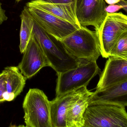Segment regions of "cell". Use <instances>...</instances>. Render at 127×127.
Here are the masks:
<instances>
[{"mask_svg": "<svg viewBox=\"0 0 127 127\" xmlns=\"http://www.w3.org/2000/svg\"><path fill=\"white\" fill-rule=\"evenodd\" d=\"M32 33L41 45L50 67L56 71L57 74L89 62L77 59L69 54L60 41L50 36L35 21Z\"/></svg>", "mask_w": 127, "mask_h": 127, "instance_id": "1", "label": "cell"}, {"mask_svg": "<svg viewBox=\"0 0 127 127\" xmlns=\"http://www.w3.org/2000/svg\"><path fill=\"white\" fill-rule=\"evenodd\" d=\"M125 107L110 103L90 102L84 115L83 127H127Z\"/></svg>", "mask_w": 127, "mask_h": 127, "instance_id": "2", "label": "cell"}, {"mask_svg": "<svg viewBox=\"0 0 127 127\" xmlns=\"http://www.w3.org/2000/svg\"><path fill=\"white\" fill-rule=\"evenodd\" d=\"M60 42L69 54L79 59L96 61L100 56L97 31L86 27L81 26Z\"/></svg>", "mask_w": 127, "mask_h": 127, "instance_id": "3", "label": "cell"}, {"mask_svg": "<svg viewBox=\"0 0 127 127\" xmlns=\"http://www.w3.org/2000/svg\"><path fill=\"white\" fill-rule=\"evenodd\" d=\"M24 119L28 127H52L50 101L44 92L30 89L23 103Z\"/></svg>", "mask_w": 127, "mask_h": 127, "instance_id": "4", "label": "cell"}, {"mask_svg": "<svg viewBox=\"0 0 127 127\" xmlns=\"http://www.w3.org/2000/svg\"><path fill=\"white\" fill-rule=\"evenodd\" d=\"M100 69L96 61L86 64L57 74L56 96L67 93L83 86H87L91 80L100 74Z\"/></svg>", "mask_w": 127, "mask_h": 127, "instance_id": "5", "label": "cell"}, {"mask_svg": "<svg viewBox=\"0 0 127 127\" xmlns=\"http://www.w3.org/2000/svg\"><path fill=\"white\" fill-rule=\"evenodd\" d=\"M127 30V15L122 12L107 13L98 33L101 55L108 58L121 35Z\"/></svg>", "mask_w": 127, "mask_h": 127, "instance_id": "6", "label": "cell"}, {"mask_svg": "<svg viewBox=\"0 0 127 127\" xmlns=\"http://www.w3.org/2000/svg\"><path fill=\"white\" fill-rule=\"evenodd\" d=\"M35 22L50 36L59 41L80 28L81 26L72 24L34 6L26 4Z\"/></svg>", "mask_w": 127, "mask_h": 127, "instance_id": "7", "label": "cell"}, {"mask_svg": "<svg viewBox=\"0 0 127 127\" xmlns=\"http://www.w3.org/2000/svg\"><path fill=\"white\" fill-rule=\"evenodd\" d=\"M50 64L39 42L32 32L29 43L17 67L26 79H30Z\"/></svg>", "mask_w": 127, "mask_h": 127, "instance_id": "8", "label": "cell"}, {"mask_svg": "<svg viewBox=\"0 0 127 127\" xmlns=\"http://www.w3.org/2000/svg\"><path fill=\"white\" fill-rule=\"evenodd\" d=\"M106 7L104 0H77L75 10L80 25H92L97 31L107 15Z\"/></svg>", "mask_w": 127, "mask_h": 127, "instance_id": "9", "label": "cell"}, {"mask_svg": "<svg viewBox=\"0 0 127 127\" xmlns=\"http://www.w3.org/2000/svg\"><path fill=\"white\" fill-rule=\"evenodd\" d=\"M27 79L18 67L9 66L0 74V104L13 100L22 91Z\"/></svg>", "mask_w": 127, "mask_h": 127, "instance_id": "10", "label": "cell"}, {"mask_svg": "<svg viewBox=\"0 0 127 127\" xmlns=\"http://www.w3.org/2000/svg\"><path fill=\"white\" fill-rule=\"evenodd\" d=\"M127 79V59L110 56L101 72L95 91H101Z\"/></svg>", "mask_w": 127, "mask_h": 127, "instance_id": "11", "label": "cell"}, {"mask_svg": "<svg viewBox=\"0 0 127 127\" xmlns=\"http://www.w3.org/2000/svg\"><path fill=\"white\" fill-rule=\"evenodd\" d=\"M87 87L83 86L56 96L54 100L50 101L52 127H66V113L69 108L87 89Z\"/></svg>", "mask_w": 127, "mask_h": 127, "instance_id": "12", "label": "cell"}, {"mask_svg": "<svg viewBox=\"0 0 127 127\" xmlns=\"http://www.w3.org/2000/svg\"><path fill=\"white\" fill-rule=\"evenodd\" d=\"M91 101L127 106V79L103 90L93 92L90 100V102Z\"/></svg>", "mask_w": 127, "mask_h": 127, "instance_id": "13", "label": "cell"}, {"mask_svg": "<svg viewBox=\"0 0 127 127\" xmlns=\"http://www.w3.org/2000/svg\"><path fill=\"white\" fill-rule=\"evenodd\" d=\"M26 4L34 6L72 24L81 26L76 14V2L67 4L51 3L32 0Z\"/></svg>", "mask_w": 127, "mask_h": 127, "instance_id": "14", "label": "cell"}, {"mask_svg": "<svg viewBox=\"0 0 127 127\" xmlns=\"http://www.w3.org/2000/svg\"><path fill=\"white\" fill-rule=\"evenodd\" d=\"M93 92L87 89L69 108L66 113V127H83L84 113Z\"/></svg>", "mask_w": 127, "mask_h": 127, "instance_id": "15", "label": "cell"}, {"mask_svg": "<svg viewBox=\"0 0 127 127\" xmlns=\"http://www.w3.org/2000/svg\"><path fill=\"white\" fill-rule=\"evenodd\" d=\"M20 17L21 23L20 31L19 48L21 53H24L31 37L34 21L26 6L24 7Z\"/></svg>", "mask_w": 127, "mask_h": 127, "instance_id": "16", "label": "cell"}, {"mask_svg": "<svg viewBox=\"0 0 127 127\" xmlns=\"http://www.w3.org/2000/svg\"><path fill=\"white\" fill-rule=\"evenodd\" d=\"M110 56L127 59V30L119 38Z\"/></svg>", "mask_w": 127, "mask_h": 127, "instance_id": "17", "label": "cell"}, {"mask_svg": "<svg viewBox=\"0 0 127 127\" xmlns=\"http://www.w3.org/2000/svg\"><path fill=\"white\" fill-rule=\"evenodd\" d=\"M121 9V6L119 4H112L106 6L105 10L107 13H112L116 12Z\"/></svg>", "mask_w": 127, "mask_h": 127, "instance_id": "18", "label": "cell"}, {"mask_svg": "<svg viewBox=\"0 0 127 127\" xmlns=\"http://www.w3.org/2000/svg\"><path fill=\"white\" fill-rule=\"evenodd\" d=\"M42 2L51 3L67 4L76 2L77 0H36Z\"/></svg>", "mask_w": 127, "mask_h": 127, "instance_id": "19", "label": "cell"}, {"mask_svg": "<svg viewBox=\"0 0 127 127\" xmlns=\"http://www.w3.org/2000/svg\"><path fill=\"white\" fill-rule=\"evenodd\" d=\"M8 18L5 14V10L2 8L1 3L0 2V25L6 21Z\"/></svg>", "mask_w": 127, "mask_h": 127, "instance_id": "20", "label": "cell"}, {"mask_svg": "<svg viewBox=\"0 0 127 127\" xmlns=\"http://www.w3.org/2000/svg\"><path fill=\"white\" fill-rule=\"evenodd\" d=\"M118 4L121 6L122 9L127 12V0H121L118 3Z\"/></svg>", "mask_w": 127, "mask_h": 127, "instance_id": "21", "label": "cell"}, {"mask_svg": "<svg viewBox=\"0 0 127 127\" xmlns=\"http://www.w3.org/2000/svg\"><path fill=\"white\" fill-rule=\"evenodd\" d=\"M105 2L109 4H118L121 0H104Z\"/></svg>", "mask_w": 127, "mask_h": 127, "instance_id": "22", "label": "cell"}, {"mask_svg": "<svg viewBox=\"0 0 127 127\" xmlns=\"http://www.w3.org/2000/svg\"><path fill=\"white\" fill-rule=\"evenodd\" d=\"M22 0H16V3H18Z\"/></svg>", "mask_w": 127, "mask_h": 127, "instance_id": "23", "label": "cell"}]
</instances>
